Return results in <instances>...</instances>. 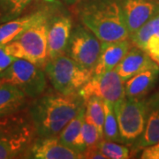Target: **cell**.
Listing matches in <instances>:
<instances>
[{
    "label": "cell",
    "instance_id": "cell-13",
    "mask_svg": "<svg viewBox=\"0 0 159 159\" xmlns=\"http://www.w3.org/2000/svg\"><path fill=\"white\" fill-rule=\"evenodd\" d=\"M57 5H47L42 6L29 14L20 16L10 21L0 24V45H6L11 41L16 39L24 31L41 20L51 16L53 11L57 8Z\"/></svg>",
    "mask_w": 159,
    "mask_h": 159
},
{
    "label": "cell",
    "instance_id": "cell-6",
    "mask_svg": "<svg viewBox=\"0 0 159 159\" xmlns=\"http://www.w3.org/2000/svg\"><path fill=\"white\" fill-rule=\"evenodd\" d=\"M0 80L17 87L31 100L42 96L47 88L44 69L22 58H17L2 72Z\"/></svg>",
    "mask_w": 159,
    "mask_h": 159
},
{
    "label": "cell",
    "instance_id": "cell-1",
    "mask_svg": "<svg viewBox=\"0 0 159 159\" xmlns=\"http://www.w3.org/2000/svg\"><path fill=\"white\" fill-rule=\"evenodd\" d=\"M85 105L86 100L80 93H51L33 99L28 111L37 136H58Z\"/></svg>",
    "mask_w": 159,
    "mask_h": 159
},
{
    "label": "cell",
    "instance_id": "cell-26",
    "mask_svg": "<svg viewBox=\"0 0 159 159\" xmlns=\"http://www.w3.org/2000/svg\"><path fill=\"white\" fill-rule=\"evenodd\" d=\"M17 58L9 55L6 51L5 45H0V74L9 67Z\"/></svg>",
    "mask_w": 159,
    "mask_h": 159
},
{
    "label": "cell",
    "instance_id": "cell-20",
    "mask_svg": "<svg viewBox=\"0 0 159 159\" xmlns=\"http://www.w3.org/2000/svg\"><path fill=\"white\" fill-rule=\"evenodd\" d=\"M104 107V122L102 128V139L121 143L119 124L114 111L113 104L107 101H103Z\"/></svg>",
    "mask_w": 159,
    "mask_h": 159
},
{
    "label": "cell",
    "instance_id": "cell-27",
    "mask_svg": "<svg viewBox=\"0 0 159 159\" xmlns=\"http://www.w3.org/2000/svg\"><path fill=\"white\" fill-rule=\"evenodd\" d=\"M140 157L142 159H159V142L143 148Z\"/></svg>",
    "mask_w": 159,
    "mask_h": 159
},
{
    "label": "cell",
    "instance_id": "cell-22",
    "mask_svg": "<svg viewBox=\"0 0 159 159\" xmlns=\"http://www.w3.org/2000/svg\"><path fill=\"white\" fill-rule=\"evenodd\" d=\"M33 0H0V24L20 17Z\"/></svg>",
    "mask_w": 159,
    "mask_h": 159
},
{
    "label": "cell",
    "instance_id": "cell-7",
    "mask_svg": "<svg viewBox=\"0 0 159 159\" xmlns=\"http://www.w3.org/2000/svg\"><path fill=\"white\" fill-rule=\"evenodd\" d=\"M121 143L132 146L142 134L145 124L147 104L146 98L125 97L124 101L114 106Z\"/></svg>",
    "mask_w": 159,
    "mask_h": 159
},
{
    "label": "cell",
    "instance_id": "cell-25",
    "mask_svg": "<svg viewBox=\"0 0 159 159\" xmlns=\"http://www.w3.org/2000/svg\"><path fill=\"white\" fill-rule=\"evenodd\" d=\"M81 134H82V138H83V141H84L86 148H87L86 150L97 148L98 146V143L102 140V134H100L97 125H95L91 120L87 119L86 116L84 121H83V124H82Z\"/></svg>",
    "mask_w": 159,
    "mask_h": 159
},
{
    "label": "cell",
    "instance_id": "cell-10",
    "mask_svg": "<svg viewBox=\"0 0 159 159\" xmlns=\"http://www.w3.org/2000/svg\"><path fill=\"white\" fill-rule=\"evenodd\" d=\"M57 8L48 20L47 41L49 58L66 54L74 28L70 14L64 11H57Z\"/></svg>",
    "mask_w": 159,
    "mask_h": 159
},
{
    "label": "cell",
    "instance_id": "cell-4",
    "mask_svg": "<svg viewBox=\"0 0 159 159\" xmlns=\"http://www.w3.org/2000/svg\"><path fill=\"white\" fill-rule=\"evenodd\" d=\"M49 18L50 16L39 20L5 45L6 52L12 57L26 59L43 68L49 60L47 41Z\"/></svg>",
    "mask_w": 159,
    "mask_h": 159
},
{
    "label": "cell",
    "instance_id": "cell-3",
    "mask_svg": "<svg viewBox=\"0 0 159 159\" xmlns=\"http://www.w3.org/2000/svg\"><path fill=\"white\" fill-rule=\"evenodd\" d=\"M36 137L28 108L0 117V159L24 158Z\"/></svg>",
    "mask_w": 159,
    "mask_h": 159
},
{
    "label": "cell",
    "instance_id": "cell-19",
    "mask_svg": "<svg viewBox=\"0 0 159 159\" xmlns=\"http://www.w3.org/2000/svg\"><path fill=\"white\" fill-rule=\"evenodd\" d=\"M86 105L80 111V112L72 119L66 126L61 131L58 138L64 145L74 151L80 154L83 157L86 151V145L82 138V124L85 119Z\"/></svg>",
    "mask_w": 159,
    "mask_h": 159
},
{
    "label": "cell",
    "instance_id": "cell-24",
    "mask_svg": "<svg viewBox=\"0 0 159 159\" xmlns=\"http://www.w3.org/2000/svg\"><path fill=\"white\" fill-rule=\"evenodd\" d=\"M97 147L106 159H126L130 157V149L123 143L102 139Z\"/></svg>",
    "mask_w": 159,
    "mask_h": 159
},
{
    "label": "cell",
    "instance_id": "cell-9",
    "mask_svg": "<svg viewBox=\"0 0 159 159\" xmlns=\"http://www.w3.org/2000/svg\"><path fill=\"white\" fill-rule=\"evenodd\" d=\"M79 93L85 100L96 96L112 103L113 107L125 99L124 82L115 68L100 75H93Z\"/></svg>",
    "mask_w": 159,
    "mask_h": 159
},
{
    "label": "cell",
    "instance_id": "cell-14",
    "mask_svg": "<svg viewBox=\"0 0 159 159\" xmlns=\"http://www.w3.org/2000/svg\"><path fill=\"white\" fill-rule=\"evenodd\" d=\"M147 114L145 128L141 137L132 145L133 151L159 142V91L146 98Z\"/></svg>",
    "mask_w": 159,
    "mask_h": 159
},
{
    "label": "cell",
    "instance_id": "cell-23",
    "mask_svg": "<svg viewBox=\"0 0 159 159\" xmlns=\"http://www.w3.org/2000/svg\"><path fill=\"white\" fill-rule=\"evenodd\" d=\"M86 118L97 125L102 136V128L104 122L103 100L96 96H91L86 99Z\"/></svg>",
    "mask_w": 159,
    "mask_h": 159
},
{
    "label": "cell",
    "instance_id": "cell-16",
    "mask_svg": "<svg viewBox=\"0 0 159 159\" xmlns=\"http://www.w3.org/2000/svg\"><path fill=\"white\" fill-rule=\"evenodd\" d=\"M155 63L147 51L133 45L123 59L115 67V70L125 83L127 80L142 72V70L153 66Z\"/></svg>",
    "mask_w": 159,
    "mask_h": 159
},
{
    "label": "cell",
    "instance_id": "cell-18",
    "mask_svg": "<svg viewBox=\"0 0 159 159\" xmlns=\"http://www.w3.org/2000/svg\"><path fill=\"white\" fill-rule=\"evenodd\" d=\"M30 99L17 87L0 80V117L29 107Z\"/></svg>",
    "mask_w": 159,
    "mask_h": 159
},
{
    "label": "cell",
    "instance_id": "cell-29",
    "mask_svg": "<svg viewBox=\"0 0 159 159\" xmlns=\"http://www.w3.org/2000/svg\"><path fill=\"white\" fill-rule=\"evenodd\" d=\"M158 34V35H159V33H158V34Z\"/></svg>",
    "mask_w": 159,
    "mask_h": 159
},
{
    "label": "cell",
    "instance_id": "cell-17",
    "mask_svg": "<svg viewBox=\"0 0 159 159\" xmlns=\"http://www.w3.org/2000/svg\"><path fill=\"white\" fill-rule=\"evenodd\" d=\"M159 80V66H153L142 70L127 80L125 85V97L143 98L156 87Z\"/></svg>",
    "mask_w": 159,
    "mask_h": 159
},
{
    "label": "cell",
    "instance_id": "cell-21",
    "mask_svg": "<svg viewBox=\"0 0 159 159\" xmlns=\"http://www.w3.org/2000/svg\"><path fill=\"white\" fill-rule=\"evenodd\" d=\"M159 33V12L149 20L148 22L145 23L142 27L135 31L134 33L130 34L129 38L134 45L137 46L145 51L146 45L148 43V39L154 35Z\"/></svg>",
    "mask_w": 159,
    "mask_h": 159
},
{
    "label": "cell",
    "instance_id": "cell-2",
    "mask_svg": "<svg viewBox=\"0 0 159 159\" xmlns=\"http://www.w3.org/2000/svg\"><path fill=\"white\" fill-rule=\"evenodd\" d=\"M76 14L102 43L128 39L130 34L119 0H80Z\"/></svg>",
    "mask_w": 159,
    "mask_h": 159
},
{
    "label": "cell",
    "instance_id": "cell-5",
    "mask_svg": "<svg viewBox=\"0 0 159 159\" xmlns=\"http://www.w3.org/2000/svg\"><path fill=\"white\" fill-rule=\"evenodd\" d=\"M43 69L54 89L63 95L79 93L93 76L92 72L81 68L66 54L49 58Z\"/></svg>",
    "mask_w": 159,
    "mask_h": 159
},
{
    "label": "cell",
    "instance_id": "cell-12",
    "mask_svg": "<svg viewBox=\"0 0 159 159\" xmlns=\"http://www.w3.org/2000/svg\"><path fill=\"white\" fill-rule=\"evenodd\" d=\"M119 3L130 34L159 12V0H119Z\"/></svg>",
    "mask_w": 159,
    "mask_h": 159
},
{
    "label": "cell",
    "instance_id": "cell-28",
    "mask_svg": "<svg viewBox=\"0 0 159 159\" xmlns=\"http://www.w3.org/2000/svg\"><path fill=\"white\" fill-rule=\"evenodd\" d=\"M65 2H66V3H68L70 5H72V4H75V3H78L80 0H64Z\"/></svg>",
    "mask_w": 159,
    "mask_h": 159
},
{
    "label": "cell",
    "instance_id": "cell-11",
    "mask_svg": "<svg viewBox=\"0 0 159 159\" xmlns=\"http://www.w3.org/2000/svg\"><path fill=\"white\" fill-rule=\"evenodd\" d=\"M24 158L80 159L83 157L80 154L64 145L58 136H37L30 145Z\"/></svg>",
    "mask_w": 159,
    "mask_h": 159
},
{
    "label": "cell",
    "instance_id": "cell-8",
    "mask_svg": "<svg viewBox=\"0 0 159 159\" xmlns=\"http://www.w3.org/2000/svg\"><path fill=\"white\" fill-rule=\"evenodd\" d=\"M102 48V42L83 24L73 28L66 54L81 68L93 73Z\"/></svg>",
    "mask_w": 159,
    "mask_h": 159
},
{
    "label": "cell",
    "instance_id": "cell-15",
    "mask_svg": "<svg viewBox=\"0 0 159 159\" xmlns=\"http://www.w3.org/2000/svg\"><path fill=\"white\" fill-rule=\"evenodd\" d=\"M134 45L130 38L116 42L102 43V48L93 75H100L114 69Z\"/></svg>",
    "mask_w": 159,
    "mask_h": 159
}]
</instances>
